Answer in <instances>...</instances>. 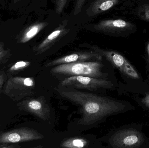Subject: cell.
<instances>
[{
	"instance_id": "1",
	"label": "cell",
	"mask_w": 149,
	"mask_h": 148,
	"mask_svg": "<svg viewBox=\"0 0 149 148\" xmlns=\"http://www.w3.org/2000/svg\"><path fill=\"white\" fill-rule=\"evenodd\" d=\"M58 92L63 97L81 107L83 116L79 123L82 125H91L109 116L136 109L132 103L126 101L75 90L60 89Z\"/></svg>"
},
{
	"instance_id": "2",
	"label": "cell",
	"mask_w": 149,
	"mask_h": 148,
	"mask_svg": "<svg viewBox=\"0 0 149 148\" xmlns=\"http://www.w3.org/2000/svg\"><path fill=\"white\" fill-rule=\"evenodd\" d=\"M90 48L105 57L120 71L125 80L126 93L131 95H142L149 91V80H144L136 68L121 54L114 50H107L97 46Z\"/></svg>"
},
{
	"instance_id": "3",
	"label": "cell",
	"mask_w": 149,
	"mask_h": 148,
	"mask_svg": "<svg viewBox=\"0 0 149 148\" xmlns=\"http://www.w3.org/2000/svg\"><path fill=\"white\" fill-rule=\"evenodd\" d=\"M142 129L140 123L123 126L112 134L109 144L115 148H149V138Z\"/></svg>"
},
{
	"instance_id": "4",
	"label": "cell",
	"mask_w": 149,
	"mask_h": 148,
	"mask_svg": "<svg viewBox=\"0 0 149 148\" xmlns=\"http://www.w3.org/2000/svg\"><path fill=\"white\" fill-rule=\"evenodd\" d=\"M103 67V64L99 61L79 62L56 65L51 72L70 76H82L106 79L109 74L102 72Z\"/></svg>"
},
{
	"instance_id": "5",
	"label": "cell",
	"mask_w": 149,
	"mask_h": 148,
	"mask_svg": "<svg viewBox=\"0 0 149 148\" xmlns=\"http://www.w3.org/2000/svg\"><path fill=\"white\" fill-rule=\"evenodd\" d=\"M3 93L14 101H19L34 94V79L31 77L11 76L7 79Z\"/></svg>"
},
{
	"instance_id": "6",
	"label": "cell",
	"mask_w": 149,
	"mask_h": 148,
	"mask_svg": "<svg viewBox=\"0 0 149 148\" xmlns=\"http://www.w3.org/2000/svg\"><path fill=\"white\" fill-rule=\"evenodd\" d=\"M61 85L70 88L86 89L91 91L101 89H113L115 87L114 84L111 81L82 76H70L63 80Z\"/></svg>"
},
{
	"instance_id": "7",
	"label": "cell",
	"mask_w": 149,
	"mask_h": 148,
	"mask_svg": "<svg viewBox=\"0 0 149 148\" xmlns=\"http://www.w3.org/2000/svg\"><path fill=\"white\" fill-rule=\"evenodd\" d=\"M43 137L40 133L32 129L20 128L0 134V144L17 143L41 140Z\"/></svg>"
},
{
	"instance_id": "8",
	"label": "cell",
	"mask_w": 149,
	"mask_h": 148,
	"mask_svg": "<svg viewBox=\"0 0 149 148\" xmlns=\"http://www.w3.org/2000/svg\"><path fill=\"white\" fill-rule=\"evenodd\" d=\"M68 23V20L63 21L42 41L34 47L33 50L36 55L41 54L44 53L67 34L71 30L70 29L67 28Z\"/></svg>"
},
{
	"instance_id": "9",
	"label": "cell",
	"mask_w": 149,
	"mask_h": 148,
	"mask_svg": "<svg viewBox=\"0 0 149 148\" xmlns=\"http://www.w3.org/2000/svg\"><path fill=\"white\" fill-rule=\"evenodd\" d=\"M17 107L21 110L33 114L42 120H48L49 116V106L40 98L28 99L18 103Z\"/></svg>"
},
{
	"instance_id": "10",
	"label": "cell",
	"mask_w": 149,
	"mask_h": 148,
	"mask_svg": "<svg viewBox=\"0 0 149 148\" xmlns=\"http://www.w3.org/2000/svg\"><path fill=\"white\" fill-rule=\"evenodd\" d=\"M102 59V56L94 51L79 52L65 56L53 60L47 63L45 66L47 67H51L60 64L79 62L100 61H101Z\"/></svg>"
},
{
	"instance_id": "11",
	"label": "cell",
	"mask_w": 149,
	"mask_h": 148,
	"mask_svg": "<svg viewBox=\"0 0 149 148\" xmlns=\"http://www.w3.org/2000/svg\"><path fill=\"white\" fill-rule=\"evenodd\" d=\"M134 24L122 19H110L101 21L95 24L94 29L97 31L109 34H118L131 30Z\"/></svg>"
},
{
	"instance_id": "12",
	"label": "cell",
	"mask_w": 149,
	"mask_h": 148,
	"mask_svg": "<svg viewBox=\"0 0 149 148\" xmlns=\"http://www.w3.org/2000/svg\"><path fill=\"white\" fill-rule=\"evenodd\" d=\"M48 24L49 23L47 22L42 21L36 22L30 25L17 36V43L28 42L47 27Z\"/></svg>"
},
{
	"instance_id": "13",
	"label": "cell",
	"mask_w": 149,
	"mask_h": 148,
	"mask_svg": "<svg viewBox=\"0 0 149 148\" xmlns=\"http://www.w3.org/2000/svg\"><path fill=\"white\" fill-rule=\"evenodd\" d=\"M119 0H95L88 8L87 15L93 16L109 10L118 3Z\"/></svg>"
},
{
	"instance_id": "14",
	"label": "cell",
	"mask_w": 149,
	"mask_h": 148,
	"mask_svg": "<svg viewBox=\"0 0 149 148\" xmlns=\"http://www.w3.org/2000/svg\"><path fill=\"white\" fill-rule=\"evenodd\" d=\"M88 145L87 141L83 138H73L65 141L61 144V147L68 148H81Z\"/></svg>"
},
{
	"instance_id": "15",
	"label": "cell",
	"mask_w": 149,
	"mask_h": 148,
	"mask_svg": "<svg viewBox=\"0 0 149 148\" xmlns=\"http://www.w3.org/2000/svg\"><path fill=\"white\" fill-rule=\"evenodd\" d=\"M131 98L145 110L149 111V91L142 95H131Z\"/></svg>"
},
{
	"instance_id": "16",
	"label": "cell",
	"mask_w": 149,
	"mask_h": 148,
	"mask_svg": "<svg viewBox=\"0 0 149 148\" xmlns=\"http://www.w3.org/2000/svg\"><path fill=\"white\" fill-rule=\"evenodd\" d=\"M31 63L27 61H20L10 67L8 70V74H16L30 65Z\"/></svg>"
},
{
	"instance_id": "17",
	"label": "cell",
	"mask_w": 149,
	"mask_h": 148,
	"mask_svg": "<svg viewBox=\"0 0 149 148\" xmlns=\"http://www.w3.org/2000/svg\"><path fill=\"white\" fill-rule=\"evenodd\" d=\"M11 56L10 51L5 48V45L2 42H0V65L7 62Z\"/></svg>"
},
{
	"instance_id": "18",
	"label": "cell",
	"mask_w": 149,
	"mask_h": 148,
	"mask_svg": "<svg viewBox=\"0 0 149 148\" xmlns=\"http://www.w3.org/2000/svg\"><path fill=\"white\" fill-rule=\"evenodd\" d=\"M138 15L142 20L149 22V4H144L140 7Z\"/></svg>"
},
{
	"instance_id": "19",
	"label": "cell",
	"mask_w": 149,
	"mask_h": 148,
	"mask_svg": "<svg viewBox=\"0 0 149 148\" xmlns=\"http://www.w3.org/2000/svg\"><path fill=\"white\" fill-rule=\"evenodd\" d=\"M68 0H55L56 11L57 14H60L65 8Z\"/></svg>"
},
{
	"instance_id": "20",
	"label": "cell",
	"mask_w": 149,
	"mask_h": 148,
	"mask_svg": "<svg viewBox=\"0 0 149 148\" xmlns=\"http://www.w3.org/2000/svg\"><path fill=\"white\" fill-rule=\"evenodd\" d=\"M86 1V0H76V2L73 10V14L74 16L79 14L81 12Z\"/></svg>"
},
{
	"instance_id": "21",
	"label": "cell",
	"mask_w": 149,
	"mask_h": 148,
	"mask_svg": "<svg viewBox=\"0 0 149 148\" xmlns=\"http://www.w3.org/2000/svg\"><path fill=\"white\" fill-rule=\"evenodd\" d=\"M145 69L148 76V79L149 80V41L146 46V56H145Z\"/></svg>"
},
{
	"instance_id": "22",
	"label": "cell",
	"mask_w": 149,
	"mask_h": 148,
	"mask_svg": "<svg viewBox=\"0 0 149 148\" xmlns=\"http://www.w3.org/2000/svg\"><path fill=\"white\" fill-rule=\"evenodd\" d=\"M7 80V75L3 71L0 70V89Z\"/></svg>"
},
{
	"instance_id": "23",
	"label": "cell",
	"mask_w": 149,
	"mask_h": 148,
	"mask_svg": "<svg viewBox=\"0 0 149 148\" xmlns=\"http://www.w3.org/2000/svg\"><path fill=\"white\" fill-rule=\"evenodd\" d=\"M15 143H3L0 144V148H19L21 146L16 145Z\"/></svg>"
},
{
	"instance_id": "24",
	"label": "cell",
	"mask_w": 149,
	"mask_h": 148,
	"mask_svg": "<svg viewBox=\"0 0 149 148\" xmlns=\"http://www.w3.org/2000/svg\"><path fill=\"white\" fill-rule=\"evenodd\" d=\"M22 0H12L13 1V3H14V4H15V3H17L18 2L20 1H22Z\"/></svg>"
}]
</instances>
